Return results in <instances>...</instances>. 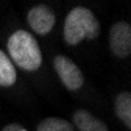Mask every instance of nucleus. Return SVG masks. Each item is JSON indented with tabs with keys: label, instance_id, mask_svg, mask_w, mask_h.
Listing matches in <instances>:
<instances>
[{
	"label": "nucleus",
	"instance_id": "4",
	"mask_svg": "<svg viewBox=\"0 0 131 131\" xmlns=\"http://www.w3.org/2000/svg\"><path fill=\"white\" fill-rule=\"evenodd\" d=\"M109 48L117 58H126L131 53V27L128 22H116L109 30Z\"/></svg>",
	"mask_w": 131,
	"mask_h": 131
},
{
	"label": "nucleus",
	"instance_id": "9",
	"mask_svg": "<svg viewBox=\"0 0 131 131\" xmlns=\"http://www.w3.org/2000/svg\"><path fill=\"white\" fill-rule=\"evenodd\" d=\"M38 131H73V126L66 119L47 117L38 125Z\"/></svg>",
	"mask_w": 131,
	"mask_h": 131
},
{
	"label": "nucleus",
	"instance_id": "6",
	"mask_svg": "<svg viewBox=\"0 0 131 131\" xmlns=\"http://www.w3.org/2000/svg\"><path fill=\"white\" fill-rule=\"evenodd\" d=\"M72 119L78 131H108L106 123L92 116L86 109H77Z\"/></svg>",
	"mask_w": 131,
	"mask_h": 131
},
{
	"label": "nucleus",
	"instance_id": "5",
	"mask_svg": "<svg viewBox=\"0 0 131 131\" xmlns=\"http://www.w3.org/2000/svg\"><path fill=\"white\" fill-rule=\"evenodd\" d=\"M27 20L36 35L44 36L52 31V28L55 27L56 17H55V13L47 5H35L28 11Z\"/></svg>",
	"mask_w": 131,
	"mask_h": 131
},
{
	"label": "nucleus",
	"instance_id": "8",
	"mask_svg": "<svg viewBox=\"0 0 131 131\" xmlns=\"http://www.w3.org/2000/svg\"><path fill=\"white\" fill-rule=\"evenodd\" d=\"M116 114L120 119V122L129 129L131 128V94L129 92H120L116 97Z\"/></svg>",
	"mask_w": 131,
	"mask_h": 131
},
{
	"label": "nucleus",
	"instance_id": "2",
	"mask_svg": "<svg viewBox=\"0 0 131 131\" xmlns=\"http://www.w3.org/2000/svg\"><path fill=\"white\" fill-rule=\"evenodd\" d=\"M100 35V22L95 14L84 8H73L64 22V39L69 45H78L84 39H95Z\"/></svg>",
	"mask_w": 131,
	"mask_h": 131
},
{
	"label": "nucleus",
	"instance_id": "1",
	"mask_svg": "<svg viewBox=\"0 0 131 131\" xmlns=\"http://www.w3.org/2000/svg\"><path fill=\"white\" fill-rule=\"evenodd\" d=\"M6 44L13 64L28 72L38 70L41 67L42 64L41 47L31 33H28L27 30H17L9 36Z\"/></svg>",
	"mask_w": 131,
	"mask_h": 131
},
{
	"label": "nucleus",
	"instance_id": "3",
	"mask_svg": "<svg viewBox=\"0 0 131 131\" xmlns=\"http://www.w3.org/2000/svg\"><path fill=\"white\" fill-rule=\"evenodd\" d=\"M53 67L56 75L59 77V80L62 81V84L66 86V89L69 91H78L84 83V77L83 72L80 70V67L67 56L58 55L53 59Z\"/></svg>",
	"mask_w": 131,
	"mask_h": 131
},
{
	"label": "nucleus",
	"instance_id": "7",
	"mask_svg": "<svg viewBox=\"0 0 131 131\" xmlns=\"http://www.w3.org/2000/svg\"><path fill=\"white\" fill-rule=\"evenodd\" d=\"M17 80V72L9 56L0 50V88H9Z\"/></svg>",
	"mask_w": 131,
	"mask_h": 131
},
{
	"label": "nucleus",
	"instance_id": "10",
	"mask_svg": "<svg viewBox=\"0 0 131 131\" xmlns=\"http://www.w3.org/2000/svg\"><path fill=\"white\" fill-rule=\"evenodd\" d=\"M25 128L24 126H20L19 123H9V125H6L2 131H24Z\"/></svg>",
	"mask_w": 131,
	"mask_h": 131
}]
</instances>
